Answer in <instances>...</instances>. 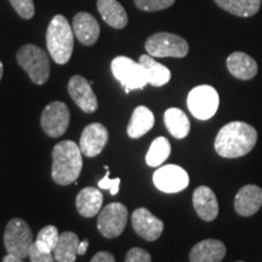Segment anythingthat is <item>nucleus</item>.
<instances>
[{"label":"nucleus","mask_w":262,"mask_h":262,"mask_svg":"<svg viewBox=\"0 0 262 262\" xmlns=\"http://www.w3.org/2000/svg\"><path fill=\"white\" fill-rule=\"evenodd\" d=\"M146 51L152 57H185L189 47L185 39L172 33L160 32L150 35L145 44Z\"/></svg>","instance_id":"obj_7"},{"label":"nucleus","mask_w":262,"mask_h":262,"mask_svg":"<svg viewBox=\"0 0 262 262\" xmlns=\"http://www.w3.org/2000/svg\"><path fill=\"white\" fill-rule=\"evenodd\" d=\"M262 206V189L256 185H247L239 189L234 199V209L241 216H251Z\"/></svg>","instance_id":"obj_15"},{"label":"nucleus","mask_w":262,"mask_h":262,"mask_svg":"<svg viewBox=\"0 0 262 262\" xmlns=\"http://www.w3.org/2000/svg\"><path fill=\"white\" fill-rule=\"evenodd\" d=\"M193 206L199 217L204 221H214L219 215V203L215 193L206 186H201L193 192Z\"/></svg>","instance_id":"obj_16"},{"label":"nucleus","mask_w":262,"mask_h":262,"mask_svg":"<svg viewBox=\"0 0 262 262\" xmlns=\"http://www.w3.org/2000/svg\"><path fill=\"white\" fill-rule=\"evenodd\" d=\"M134 3L137 9L142 10V11L153 12L170 8L173 5L175 0H134Z\"/></svg>","instance_id":"obj_29"},{"label":"nucleus","mask_w":262,"mask_h":262,"mask_svg":"<svg viewBox=\"0 0 262 262\" xmlns=\"http://www.w3.org/2000/svg\"><path fill=\"white\" fill-rule=\"evenodd\" d=\"M155 125V114L149 108L139 106L135 108L127 125V135L131 139H140Z\"/></svg>","instance_id":"obj_22"},{"label":"nucleus","mask_w":262,"mask_h":262,"mask_svg":"<svg viewBox=\"0 0 262 262\" xmlns=\"http://www.w3.org/2000/svg\"><path fill=\"white\" fill-rule=\"evenodd\" d=\"M229 73L241 80H250L257 74L258 67L256 61L244 52H233L227 58Z\"/></svg>","instance_id":"obj_19"},{"label":"nucleus","mask_w":262,"mask_h":262,"mask_svg":"<svg viewBox=\"0 0 262 262\" xmlns=\"http://www.w3.org/2000/svg\"><path fill=\"white\" fill-rule=\"evenodd\" d=\"M97 10L108 26L123 29L127 25L125 9L117 0H97Z\"/></svg>","instance_id":"obj_21"},{"label":"nucleus","mask_w":262,"mask_h":262,"mask_svg":"<svg viewBox=\"0 0 262 262\" xmlns=\"http://www.w3.org/2000/svg\"><path fill=\"white\" fill-rule=\"evenodd\" d=\"M257 142V131L250 124L231 122L220 129L215 149L224 158H239L251 152Z\"/></svg>","instance_id":"obj_1"},{"label":"nucleus","mask_w":262,"mask_h":262,"mask_svg":"<svg viewBox=\"0 0 262 262\" xmlns=\"http://www.w3.org/2000/svg\"><path fill=\"white\" fill-rule=\"evenodd\" d=\"M237 262H244V261H237Z\"/></svg>","instance_id":"obj_38"},{"label":"nucleus","mask_w":262,"mask_h":262,"mask_svg":"<svg viewBox=\"0 0 262 262\" xmlns=\"http://www.w3.org/2000/svg\"><path fill=\"white\" fill-rule=\"evenodd\" d=\"M126 206L122 203H111L100 211L97 219V228L106 238H117L123 233L127 222Z\"/></svg>","instance_id":"obj_9"},{"label":"nucleus","mask_w":262,"mask_h":262,"mask_svg":"<svg viewBox=\"0 0 262 262\" xmlns=\"http://www.w3.org/2000/svg\"><path fill=\"white\" fill-rule=\"evenodd\" d=\"M68 93L75 104L85 113L96 112L98 103L96 95L91 89L90 81H88L84 77L74 75L68 83Z\"/></svg>","instance_id":"obj_13"},{"label":"nucleus","mask_w":262,"mask_h":262,"mask_svg":"<svg viewBox=\"0 0 262 262\" xmlns=\"http://www.w3.org/2000/svg\"><path fill=\"white\" fill-rule=\"evenodd\" d=\"M79 243V238L73 232L62 233L60 239H58L57 245L52 251L55 260L57 262H75Z\"/></svg>","instance_id":"obj_24"},{"label":"nucleus","mask_w":262,"mask_h":262,"mask_svg":"<svg viewBox=\"0 0 262 262\" xmlns=\"http://www.w3.org/2000/svg\"><path fill=\"white\" fill-rule=\"evenodd\" d=\"M3 262H24V258L16 257L14 255L8 254L4 258H3Z\"/></svg>","instance_id":"obj_36"},{"label":"nucleus","mask_w":262,"mask_h":262,"mask_svg":"<svg viewBox=\"0 0 262 262\" xmlns=\"http://www.w3.org/2000/svg\"><path fill=\"white\" fill-rule=\"evenodd\" d=\"M91 262H116L114 256L108 251H98L95 256L91 258Z\"/></svg>","instance_id":"obj_34"},{"label":"nucleus","mask_w":262,"mask_h":262,"mask_svg":"<svg viewBox=\"0 0 262 262\" xmlns=\"http://www.w3.org/2000/svg\"><path fill=\"white\" fill-rule=\"evenodd\" d=\"M4 244L8 254L16 257L26 258L33 244V233L28 224L22 219H12L9 221L4 233Z\"/></svg>","instance_id":"obj_6"},{"label":"nucleus","mask_w":262,"mask_h":262,"mask_svg":"<svg viewBox=\"0 0 262 262\" xmlns=\"http://www.w3.org/2000/svg\"><path fill=\"white\" fill-rule=\"evenodd\" d=\"M60 233H58V229L55 226H45L44 228H41L39 231L38 237L35 239L34 244L37 245V248L40 251L44 253H52L55 247L58 243V239H60Z\"/></svg>","instance_id":"obj_28"},{"label":"nucleus","mask_w":262,"mask_h":262,"mask_svg":"<svg viewBox=\"0 0 262 262\" xmlns=\"http://www.w3.org/2000/svg\"><path fill=\"white\" fill-rule=\"evenodd\" d=\"M108 131L102 124L93 123L85 127L81 134L79 148L85 157H96L102 152L108 142Z\"/></svg>","instance_id":"obj_14"},{"label":"nucleus","mask_w":262,"mask_h":262,"mask_svg":"<svg viewBox=\"0 0 262 262\" xmlns=\"http://www.w3.org/2000/svg\"><path fill=\"white\" fill-rule=\"evenodd\" d=\"M131 224L134 231L143 238L145 241L155 242L163 233L164 224L162 220L156 217L155 215L146 208H139L133 212Z\"/></svg>","instance_id":"obj_12"},{"label":"nucleus","mask_w":262,"mask_h":262,"mask_svg":"<svg viewBox=\"0 0 262 262\" xmlns=\"http://www.w3.org/2000/svg\"><path fill=\"white\" fill-rule=\"evenodd\" d=\"M103 204V195L100 189L95 187H86L78 193L77 210L84 217H94L101 211Z\"/></svg>","instance_id":"obj_20"},{"label":"nucleus","mask_w":262,"mask_h":262,"mask_svg":"<svg viewBox=\"0 0 262 262\" xmlns=\"http://www.w3.org/2000/svg\"><path fill=\"white\" fill-rule=\"evenodd\" d=\"M170 153H171V146H170L168 139H165V137H157L152 142L146 155L147 165L153 166V168L162 165L169 158Z\"/></svg>","instance_id":"obj_27"},{"label":"nucleus","mask_w":262,"mask_h":262,"mask_svg":"<svg viewBox=\"0 0 262 262\" xmlns=\"http://www.w3.org/2000/svg\"><path fill=\"white\" fill-rule=\"evenodd\" d=\"M222 10L239 17H250L257 14L261 0H214Z\"/></svg>","instance_id":"obj_26"},{"label":"nucleus","mask_w":262,"mask_h":262,"mask_svg":"<svg viewBox=\"0 0 262 262\" xmlns=\"http://www.w3.org/2000/svg\"><path fill=\"white\" fill-rule=\"evenodd\" d=\"M3 73H4V66H3L2 61H0V80H2L3 78Z\"/></svg>","instance_id":"obj_37"},{"label":"nucleus","mask_w":262,"mask_h":262,"mask_svg":"<svg viewBox=\"0 0 262 262\" xmlns=\"http://www.w3.org/2000/svg\"><path fill=\"white\" fill-rule=\"evenodd\" d=\"M156 187L164 193H178L187 188L188 173L178 165H164L153 173Z\"/></svg>","instance_id":"obj_11"},{"label":"nucleus","mask_w":262,"mask_h":262,"mask_svg":"<svg viewBox=\"0 0 262 262\" xmlns=\"http://www.w3.org/2000/svg\"><path fill=\"white\" fill-rule=\"evenodd\" d=\"M88 247H89V241H85L80 242L79 243V247H78V255H85V253H86L88 250Z\"/></svg>","instance_id":"obj_35"},{"label":"nucleus","mask_w":262,"mask_h":262,"mask_svg":"<svg viewBox=\"0 0 262 262\" xmlns=\"http://www.w3.org/2000/svg\"><path fill=\"white\" fill-rule=\"evenodd\" d=\"M111 68L114 78L123 85L126 94L130 93V90L143 89L148 84L145 67L129 57H116L111 63Z\"/></svg>","instance_id":"obj_5"},{"label":"nucleus","mask_w":262,"mask_h":262,"mask_svg":"<svg viewBox=\"0 0 262 262\" xmlns=\"http://www.w3.org/2000/svg\"><path fill=\"white\" fill-rule=\"evenodd\" d=\"M226 255V247L217 239H205L192 248L191 262H221Z\"/></svg>","instance_id":"obj_18"},{"label":"nucleus","mask_w":262,"mask_h":262,"mask_svg":"<svg viewBox=\"0 0 262 262\" xmlns=\"http://www.w3.org/2000/svg\"><path fill=\"white\" fill-rule=\"evenodd\" d=\"M166 129L175 139H185L191 130V123L185 112L179 108H169L164 113Z\"/></svg>","instance_id":"obj_23"},{"label":"nucleus","mask_w":262,"mask_h":262,"mask_svg":"<svg viewBox=\"0 0 262 262\" xmlns=\"http://www.w3.org/2000/svg\"><path fill=\"white\" fill-rule=\"evenodd\" d=\"M125 262H152L148 251L142 248H133L127 251Z\"/></svg>","instance_id":"obj_32"},{"label":"nucleus","mask_w":262,"mask_h":262,"mask_svg":"<svg viewBox=\"0 0 262 262\" xmlns=\"http://www.w3.org/2000/svg\"><path fill=\"white\" fill-rule=\"evenodd\" d=\"M220 97L210 85H199L191 90L187 97V106L196 119L208 120L217 112Z\"/></svg>","instance_id":"obj_8"},{"label":"nucleus","mask_w":262,"mask_h":262,"mask_svg":"<svg viewBox=\"0 0 262 262\" xmlns=\"http://www.w3.org/2000/svg\"><path fill=\"white\" fill-rule=\"evenodd\" d=\"M106 175H104V178L102 180H100L98 181V187L101 189H108L110 193L112 195H116L118 192H119V183H120V179L117 178V179H113L111 180L110 179V170H108V166H106Z\"/></svg>","instance_id":"obj_31"},{"label":"nucleus","mask_w":262,"mask_h":262,"mask_svg":"<svg viewBox=\"0 0 262 262\" xmlns=\"http://www.w3.org/2000/svg\"><path fill=\"white\" fill-rule=\"evenodd\" d=\"M16 58L33 83L42 85L49 80L50 61H49L48 54L42 49L32 44L25 45L18 50Z\"/></svg>","instance_id":"obj_4"},{"label":"nucleus","mask_w":262,"mask_h":262,"mask_svg":"<svg viewBox=\"0 0 262 262\" xmlns=\"http://www.w3.org/2000/svg\"><path fill=\"white\" fill-rule=\"evenodd\" d=\"M28 257L31 258V262H55L54 254L40 251L35 244H33L29 249Z\"/></svg>","instance_id":"obj_33"},{"label":"nucleus","mask_w":262,"mask_h":262,"mask_svg":"<svg viewBox=\"0 0 262 262\" xmlns=\"http://www.w3.org/2000/svg\"><path fill=\"white\" fill-rule=\"evenodd\" d=\"M71 113L63 102L55 101L44 108L41 114V127L48 136L60 137L67 131L70 125Z\"/></svg>","instance_id":"obj_10"},{"label":"nucleus","mask_w":262,"mask_h":262,"mask_svg":"<svg viewBox=\"0 0 262 262\" xmlns=\"http://www.w3.org/2000/svg\"><path fill=\"white\" fill-rule=\"evenodd\" d=\"M12 8L25 19H31L34 16L35 9L33 0H10Z\"/></svg>","instance_id":"obj_30"},{"label":"nucleus","mask_w":262,"mask_h":262,"mask_svg":"<svg viewBox=\"0 0 262 262\" xmlns=\"http://www.w3.org/2000/svg\"><path fill=\"white\" fill-rule=\"evenodd\" d=\"M47 45L52 60L58 64H66L71 60L74 48L73 28L68 19L56 15L51 19L47 31Z\"/></svg>","instance_id":"obj_3"},{"label":"nucleus","mask_w":262,"mask_h":262,"mask_svg":"<svg viewBox=\"0 0 262 262\" xmlns=\"http://www.w3.org/2000/svg\"><path fill=\"white\" fill-rule=\"evenodd\" d=\"M83 153L73 141H62L52 149V180L60 186L71 185L79 178Z\"/></svg>","instance_id":"obj_2"},{"label":"nucleus","mask_w":262,"mask_h":262,"mask_svg":"<svg viewBox=\"0 0 262 262\" xmlns=\"http://www.w3.org/2000/svg\"><path fill=\"white\" fill-rule=\"evenodd\" d=\"M73 31L78 40L86 47L94 45L100 37V25L89 12H79L75 15Z\"/></svg>","instance_id":"obj_17"},{"label":"nucleus","mask_w":262,"mask_h":262,"mask_svg":"<svg viewBox=\"0 0 262 262\" xmlns=\"http://www.w3.org/2000/svg\"><path fill=\"white\" fill-rule=\"evenodd\" d=\"M139 62L145 67L147 72L148 84L159 88L169 83L170 78H171V72L164 64L157 62L150 55H142V56H140Z\"/></svg>","instance_id":"obj_25"}]
</instances>
